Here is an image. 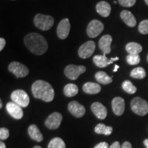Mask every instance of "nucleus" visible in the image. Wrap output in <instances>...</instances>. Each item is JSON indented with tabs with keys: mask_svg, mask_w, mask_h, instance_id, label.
<instances>
[{
	"mask_svg": "<svg viewBox=\"0 0 148 148\" xmlns=\"http://www.w3.org/2000/svg\"><path fill=\"white\" fill-rule=\"evenodd\" d=\"M121 148H132V145L128 141H125L123 143Z\"/></svg>",
	"mask_w": 148,
	"mask_h": 148,
	"instance_id": "obj_36",
	"label": "nucleus"
},
{
	"mask_svg": "<svg viewBox=\"0 0 148 148\" xmlns=\"http://www.w3.org/2000/svg\"><path fill=\"white\" fill-rule=\"evenodd\" d=\"M91 110L99 119H104L107 116V109L100 102H94L91 105Z\"/></svg>",
	"mask_w": 148,
	"mask_h": 148,
	"instance_id": "obj_17",
	"label": "nucleus"
},
{
	"mask_svg": "<svg viewBox=\"0 0 148 148\" xmlns=\"http://www.w3.org/2000/svg\"><path fill=\"white\" fill-rule=\"evenodd\" d=\"M5 45V40L3 38H0V51H2Z\"/></svg>",
	"mask_w": 148,
	"mask_h": 148,
	"instance_id": "obj_34",
	"label": "nucleus"
},
{
	"mask_svg": "<svg viewBox=\"0 0 148 148\" xmlns=\"http://www.w3.org/2000/svg\"><path fill=\"white\" fill-rule=\"evenodd\" d=\"M145 3H147V5H148V0H145Z\"/></svg>",
	"mask_w": 148,
	"mask_h": 148,
	"instance_id": "obj_42",
	"label": "nucleus"
},
{
	"mask_svg": "<svg viewBox=\"0 0 148 148\" xmlns=\"http://www.w3.org/2000/svg\"><path fill=\"white\" fill-rule=\"evenodd\" d=\"M112 41V38L110 35L106 34L101 36L99 41V47L103 51V54L106 55L110 53L111 42Z\"/></svg>",
	"mask_w": 148,
	"mask_h": 148,
	"instance_id": "obj_16",
	"label": "nucleus"
},
{
	"mask_svg": "<svg viewBox=\"0 0 148 148\" xmlns=\"http://www.w3.org/2000/svg\"><path fill=\"white\" fill-rule=\"evenodd\" d=\"M103 24L99 20H92L86 28V34L90 38H96L103 30Z\"/></svg>",
	"mask_w": 148,
	"mask_h": 148,
	"instance_id": "obj_8",
	"label": "nucleus"
},
{
	"mask_svg": "<svg viewBox=\"0 0 148 148\" xmlns=\"http://www.w3.org/2000/svg\"><path fill=\"white\" fill-rule=\"evenodd\" d=\"M28 134L32 139L36 140L37 142H40L43 140V136L39 129L36 125H31L28 127Z\"/></svg>",
	"mask_w": 148,
	"mask_h": 148,
	"instance_id": "obj_20",
	"label": "nucleus"
},
{
	"mask_svg": "<svg viewBox=\"0 0 148 148\" xmlns=\"http://www.w3.org/2000/svg\"><path fill=\"white\" fill-rule=\"evenodd\" d=\"M138 30L142 34H148V19L142 21L138 25Z\"/></svg>",
	"mask_w": 148,
	"mask_h": 148,
	"instance_id": "obj_30",
	"label": "nucleus"
},
{
	"mask_svg": "<svg viewBox=\"0 0 148 148\" xmlns=\"http://www.w3.org/2000/svg\"><path fill=\"white\" fill-rule=\"evenodd\" d=\"M120 16L124 23L126 24L127 26L133 27L136 25V20L135 18L134 14L130 11L124 10L121 11Z\"/></svg>",
	"mask_w": 148,
	"mask_h": 148,
	"instance_id": "obj_18",
	"label": "nucleus"
},
{
	"mask_svg": "<svg viewBox=\"0 0 148 148\" xmlns=\"http://www.w3.org/2000/svg\"><path fill=\"white\" fill-rule=\"evenodd\" d=\"M63 91L65 96L71 97L77 95V92H78V87H77L76 84L70 83V84H66L64 86Z\"/></svg>",
	"mask_w": 148,
	"mask_h": 148,
	"instance_id": "obj_24",
	"label": "nucleus"
},
{
	"mask_svg": "<svg viewBox=\"0 0 148 148\" xmlns=\"http://www.w3.org/2000/svg\"><path fill=\"white\" fill-rule=\"evenodd\" d=\"M95 49V43L92 40H88L79 47L78 55L81 58L86 59L91 56Z\"/></svg>",
	"mask_w": 148,
	"mask_h": 148,
	"instance_id": "obj_9",
	"label": "nucleus"
},
{
	"mask_svg": "<svg viewBox=\"0 0 148 148\" xmlns=\"http://www.w3.org/2000/svg\"><path fill=\"white\" fill-rule=\"evenodd\" d=\"M83 90L87 94H97L101 91V86L97 83L88 82L83 85Z\"/></svg>",
	"mask_w": 148,
	"mask_h": 148,
	"instance_id": "obj_21",
	"label": "nucleus"
},
{
	"mask_svg": "<svg viewBox=\"0 0 148 148\" xmlns=\"http://www.w3.org/2000/svg\"><path fill=\"white\" fill-rule=\"evenodd\" d=\"M8 71L14 74L17 78L24 77L29 74V69L26 66L18 62H12L8 65Z\"/></svg>",
	"mask_w": 148,
	"mask_h": 148,
	"instance_id": "obj_6",
	"label": "nucleus"
},
{
	"mask_svg": "<svg viewBox=\"0 0 148 148\" xmlns=\"http://www.w3.org/2000/svg\"><path fill=\"white\" fill-rule=\"evenodd\" d=\"M48 148H66V145L62 138L56 137L50 140L48 145Z\"/></svg>",
	"mask_w": 148,
	"mask_h": 148,
	"instance_id": "obj_26",
	"label": "nucleus"
},
{
	"mask_svg": "<svg viewBox=\"0 0 148 148\" xmlns=\"http://www.w3.org/2000/svg\"><path fill=\"white\" fill-rule=\"evenodd\" d=\"M125 50L129 54H138L143 50V47L137 42H131L125 46Z\"/></svg>",
	"mask_w": 148,
	"mask_h": 148,
	"instance_id": "obj_22",
	"label": "nucleus"
},
{
	"mask_svg": "<svg viewBox=\"0 0 148 148\" xmlns=\"http://www.w3.org/2000/svg\"><path fill=\"white\" fill-rule=\"evenodd\" d=\"M32 92L35 98L46 102H50L54 98V90L51 84L40 79L33 83Z\"/></svg>",
	"mask_w": 148,
	"mask_h": 148,
	"instance_id": "obj_2",
	"label": "nucleus"
},
{
	"mask_svg": "<svg viewBox=\"0 0 148 148\" xmlns=\"http://www.w3.org/2000/svg\"><path fill=\"white\" fill-rule=\"evenodd\" d=\"M0 148H6V146L3 142H0Z\"/></svg>",
	"mask_w": 148,
	"mask_h": 148,
	"instance_id": "obj_37",
	"label": "nucleus"
},
{
	"mask_svg": "<svg viewBox=\"0 0 148 148\" xmlns=\"http://www.w3.org/2000/svg\"><path fill=\"white\" fill-rule=\"evenodd\" d=\"M121 145H120L119 142L118 141H115L114 142L112 145H110V147H109V148H121Z\"/></svg>",
	"mask_w": 148,
	"mask_h": 148,
	"instance_id": "obj_35",
	"label": "nucleus"
},
{
	"mask_svg": "<svg viewBox=\"0 0 148 148\" xmlns=\"http://www.w3.org/2000/svg\"><path fill=\"white\" fill-rule=\"evenodd\" d=\"M95 79L101 84H108L112 82V78L103 71H98L95 73Z\"/></svg>",
	"mask_w": 148,
	"mask_h": 148,
	"instance_id": "obj_23",
	"label": "nucleus"
},
{
	"mask_svg": "<svg viewBox=\"0 0 148 148\" xmlns=\"http://www.w3.org/2000/svg\"><path fill=\"white\" fill-rule=\"evenodd\" d=\"M96 11L103 17H108L111 12V6L108 2L105 1H99L96 5Z\"/></svg>",
	"mask_w": 148,
	"mask_h": 148,
	"instance_id": "obj_19",
	"label": "nucleus"
},
{
	"mask_svg": "<svg viewBox=\"0 0 148 148\" xmlns=\"http://www.w3.org/2000/svg\"><path fill=\"white\" fill-rule=\"evenodd\" d=\"M95 132L97 134L108 136L112 132V127L111 126H107L103 123H99L95 127Z\"/></svg>",
	"mask_w": 148,
	"mask_h": 148,
	"instance_id": "obj_25",
	"label": "nucleus"
},
{
	"mask_svg": "<svg viewBox=\"0 0 148 148\" xmlns=\"http://www.w3.org/2000/svg\"><path fill=\"white\" fill-rule=\"evenodd\" d=\"M68 109L71 114L77 118L82 117L84 116L85 112H86V109L84 106H82V104H80L76 101H71L68 105Z\"/></svg>",
	"mask_w": 148,
	"mask_h": 148,
	"instance_id": "obj_14",
	"label": "nucleus"
},
{
	"mask_svg": "<svg viewBox=\"0 0 148 148\" xmlns=\"http://www.w3.org/2000/svg\"><path fill=\"white\" fill-rule=\"evenodd\" d=\"M122 88L123 90L129 94H134L136 91V86L129 80H125L122 84Z\"/></svg>",
	"mask_w": 148,
	"mask_h": 148,
	"instance_id": "obj_28",
	"label": "nucleus"
},
{
	"mask_svg": "<svg viewBox=\"0 0 148 148\" xmlns=\"http://www.w3.org/2000/svg\"><path fill=\"white\" fill-rule=\"evenodd\" d=\"M11 99L13 102L19 105L21 107L25 108L29 105V97L27 92L23 90L18 89L14 90L11 94Z\"/></svg>",
	"mask_w": 148,
	"mask_h": 148,
	"instance_id": "obj_5",
	"label": "nucleus"
},
{
	"mask_svg": "<svg viewBox=\"0 0 148 148\" xmlns=\"http://www.w3.org/2000/svg\"><path fill=\"white\" fill-rule=\"evenodd\" d=\"M112 108L114 113L117 116L123 114L125 110V101L122 97H116L112 101Z\"/></svg>",
	"mask_w": 148,
	"mask_h": 148,
	"instance_id": "obj_15",
	"label": "nucleus"
},
{
	"mask_svg": "<svg viewBox=\"0 0 148 148\" xmlns=\"http://www.w3.org/2000/svg\"><path fill=\"white\" fill-rule=\"evenodd\" d=\"M144 145H145V147H147V148H148V139L147 138V139H145V140H144Z\"/></svg>",
	"mask_w": 148,
	"mask_h": 148,
	"instance_id": "obj_39",
	"label": "nucleus"
},
{
	"mask_svg": "<svg viewBox=\"0 0 148 148\" xmlns=\"http://www.w3.org/2000/svg\"><path fill=\"white\" fill-rule=\"evenodd\" d=\"M24 44L31 52L40 56L44 54L48 49L47 40L38 33H29L24 38Z\"/></svg>",
	"mask_w": 148,
	"mask_h": 148,
	"instance_id": "obj_1",
	"label": "nucleus"
},
{
	"mask_svg": "<svg viewBox=\"0 0 148 148\" xmlns=\"http://www.w3.org/2000/svg\"><path fill=\"white\" fill-rule=\"evenodd\" d=\"M130 76L135 79H143L146 76V72L143 67H136L130 72Z\"/></svg>",
	"mask_w": 148,
	"mask_h": 148,
	"instance_id": "obj_27",
	"label": "nucleus"
},
{
	"mask_svg": "<svg viewBox=\"0 0 148 148\" xmlns=\"http://www.w3.org/2000/svg\"><path fill=\"white\" fill-rule=\"evenodd\" d=\"M119 4L123 7L130 8L132 7L136 3V0H118Z\"/></svg>",
	"mask_w": 148,
	"mask_h": 148,
	"instance_id": "obj_31",
	"label": "nucleus"
},
{
	"mask_svg": "<svg viewBox=\"0 0 148 148\" xmlns=\"http://www.w3.org/2000/svg\"><path fill=\"white\" fill-rule=\"evenodd\" d=\"M126 60L130 65H136L140 62V56L138 54H128L126 57Z\"/></svg>",
	"mask_w": 148,
	"mask_h": 148,
	"instance_id": "obj_29",
	"label": "nucleus"
},
{
	"mask_svg": "<svg viewBox=\"0 0 148 148\" xmlns=\"http://www.w3.org/2000/svg\"><path fill=\"white\" fill-rule=\"evenodd\" d=\"M34 23L35 26L43 31L49 30L54 24V18L50 15L37 14L34 16Z\"/></svg>",
	"mask_w": 148,
	"mask_h": 148,
	"instance_id": "obj_3",
	"label": "nucleus"
},
{
	"mask_svg": "<svg viewBox=\"0 0 148 148\" xmlns=\"http://www.w3.org/2000/svg\"><path fill=\"white\" fill-rule=\"evenodd\" d=\"M33 148H42L41 147H40V146H38V145H36V146H34V147Z\"/></svg>",
	"mask_w": 148,
	"mask_h": 148,
	"instance_id": "obj_41",
	"label": "nucleus"
},
{
	"mask_svg": "<svg viewBox=\"0 0 148 148\" xmlns=\"http://www.w3.org/2000/svg\"><path fill=\"white\" fill-rule=\"evenodd\" d=\"M9 136V130L5 127H1L0 129V138L1 140H5Z\"/></svg>",
	"mask_w": 148,
	"mask_h": 148,
	"instance_id": "obj_32",
	"label": "nucleus"
},
{
	"mask_svg": "<svg viewBox=\"0 0 148 148\" xmlns=\"http://www.w3.org/2000/svg\"><path fill=\"white\" fill-rule=\"evenodd\" d=\"M70 25L69 20L68 18H63L58 23L57 27V35L58 38L60 39H65L69 36L70 32Z\"/></svg>",
	"mask_w": 148,
	"mask_h": 148,
	"instance_id": "obj_11",
	"label": "nucleus"
},
{
	"mask_svg": "<svg viewBox=\"0 0 148 148\" xmlns=\"http://www.w3.org/2000/svg\"><path fill=\"white\" fill-rule=\"evenodd\" d=\"M119 66L117 65V64H115V65H114V68L113 71L114 72L117 71V70H118V69H119Z\"/></svg>",
	"mask_w": 148,
	"mask_h": 148,
	"instance_id": "obj_38",
	"label": "nucleus"
},
{
	"mask_svg": "<svg viewBox=\"0 0 148 148\" xmlns=\"http://www.w3.org/2000/svg\"><path fill=\"white\" fill-rule=\"evenodd\" d=\"M131 109L134 113L139 116H144L148 113V103L139 97H134L131 101Z\"/></svg>",
	"mask_w": 148,
	"mask_h": 148,
	"instance_id": "obj_4",
	"label": "nucleus"
},
{
	"mask_svg": "<svg viewBox=\"0 0 148 148\" xmlns=\"http://www.w3.org/2000/svg\"><path fill=\"white\" fill-rule=\"evenodd\" d=\"M94 148H109V146L106 142H101L98 143Z\"/></svg>",
	"mask_w": 148,
	"mask_h": 148,
	"instance_id": "obj_33",
	"label": "nucleus"
},
{
	"mask_svg": "<svg viewBox=\"0 0 148 148\" xmlns=\"http://www.w3.org/2000/svg\"><path fill=\"white\" fill-rule=\"evenodd\" d=\"M6 110L9 114L15 119H21L23 116V111L22 107L16 103L8 102L6 105Z\"/></svg>",
	"mask_w": 148,
	"mask_h": 148,
	"instance_id": "obj_12",
	"label": "nucleus"
},
{
	"mask_svg": "<svg viewBox=\"0 0 148 148\" xmlns=\"http://www.w3.org/2000/svg\"><path fill=\"white\" fill-rule=\"evenodd\" d=\"M85 71H86V67L84 66H77L74 64H69L66 66L64 71L66 76L71 80L77 79L79 75Z\"/></svg>",
	"mask_w": 148,
	"mask_h": 148,
	"instance_id": "obj_7",
	"label": "nucleus"
},
{
	"mask_svg": "<svg viewBox=\"0 0 148 148\" xmlns=\"http://www.w3.org/2000/svg\"><path fill=\"white\" fill-rule=\"evenodd\" d=\"M147 62H148V55H147Z\"/></svg>",
	"mask_w": 148,
	"mask_h": 148,
	"instance_id": "obj_43",
	"label": "nucleus"
},
{
	"mask_svg": "<svg viewBox=\"0 0 148 148\" xmlns=\"http://www.w3.org/2000/svg\"><path fill=\"white\" fill-rule=\"evenodd\" d=\"M3 106V103H2V101L0 100V108H2Z\"/></svg>",
	"mask_w": 148,
	"mask_h": 148,
	"instance_id": "obj_40",
	"label": "nucleus"
},
{
	"mask_svg": "<svg viewBox=\"0 0 148 148\" xmlns=\"http://www.w3.org/2000/svg\"><path fill=\"white\" fill-rule=\"evenodd\" d=\"M62 119V116L60 113L56 112H53L45 120V124L47 127L50 130L57 129L60 126Z\"/></svg>",
	"mask_w": 148,
	"mask_h": 148,
	"instance_id": "obj_10",
	"label": "nucleus"
},
{
	"mask_svg": "<svg viewBox=\"0 0 148 148\" xmlns=\"http://www.w3.org/2000/svg\"><path fill=\"white\" fill-rule=\"evenodd\" d=\"M119 57H115V58H111L109 59L106 56V55H97L95 56L92 58L93 62L98 67L104 68L106 67L109 64L113 63V62L116 60H119Z\"/></svg>",
	"mask_w": 148,
	"mask_h": 148,
	"instance_id": "obj_13",
	"label": "nucleus"
},
{
	"mask_svg": "<svg viewBox=\"0 0 148 148\" xmlns=\"http://www.w3.org/2000/svg\"><path fill=\"white\" fill-rule=\"evenodd\" d=\"M12 1H14V0H12Z\"/></svg>",
	"mask_w": 148,
	"mask_h": 148,
	"instance_id": "obj_44",
	"label": "nucleus"
}]
</instances>
